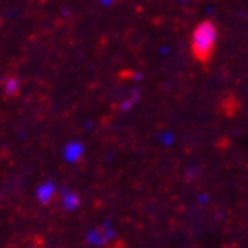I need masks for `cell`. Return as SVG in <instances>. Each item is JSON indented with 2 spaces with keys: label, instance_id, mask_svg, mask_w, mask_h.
Instances as JSON below:
<instances>
[{
  "label": "cell",
  "instance_id": "obj_1",
  "mask_svg": "<svg viewBox=\"0 0 248 248\" xmlns=\"http://www.w3.org/2000/svg\"><path fill=\"white\" fill-rule=\"evenodd\" d=\"M218 43V27L211 20H204L197 23L190 36L191 57L201 64H207L215 55Z\"/></svg>",
  "mask_w": 248,
  "mask_h": 248
},
{
  "label": "cell",
  "instance_id": "obj_2",
  "mask_svg": "<svg viewBox=\"0 0 248 248\" xmlns=\"http://www.w3.org/2000/svg\"><path fill=\"white\" fill-rule=\"evenodd\" d=\"M55 193H57V186H55V183H52V181L43 183V185L39 186V188H37V191H36L37 201L41 202V204H45V206L53 201Z\"/></svg>",
  "mask_w": 248,
  "mask_h": 248
},
{
  "label": "cell",
  "instance_id": "obj_3",
  "mask_svg": "<svg viewBox=\"0 0 248 248\" xmlns=\"http://www.w3.org/2000/svg\"><path fill=\"white\" fill-rule=\"evenodd\" d=\"M20 85H21L20 80H18V77H15V75H7V77L4 78V82H2L5 96H9V98H13V96H16V94L20 93Z\"/></svg>",
  "mask_w": 248,
  "mask_h": 248
},
{
  "label": "cell",
  "instance_id": "obj_4",
  "mask_svg": "<svg viewBox=\"0 0 248 248\" xmlns=\"http://www.w3.org/2000/svg\"><path fill=\"white\" fill-rule=\"evenodd\" d=\"M82 155H83V145L78 144V142H71V144L66 147V153H64L66 160L71 161V163H77V161L82 158Z\"/></svg>",
  "mask_w": 248,
  "mask_h": 248
},
{
  "label": "cell",
  "instance_id": "obj_5",
  "mask_svg": "<svg viewBox=\"0 0 248 248\" xmlns=\"http://www.w3.org/2000/svg\"><path fill=\"white\" fill-rule=\"evenodd\" d=\"M62 204H64V207H66L67 211H75L80 206V197L75 191H67L66 195L62 197Z\"/></svg>",
  "mask_w": 248,
  "mask_h": 248
}]
</instances>
